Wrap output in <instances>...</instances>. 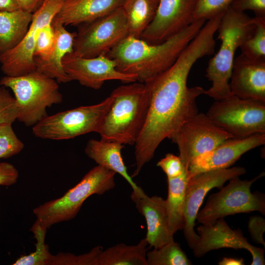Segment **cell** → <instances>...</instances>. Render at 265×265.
Instances as JSON below:
<instances>
[{
  "mask_svg": "<svg viewBox=\"0 0 265 265\" xmlns=\"http://www.w3.org/2000/svg\"><path fill=\"white\" fill-rule=\"evenodd\" d=\"M255 28L252 34L240 46L241 53L254 59L265 58V17H254Z\"/></svg>",
  "mask_w": 265,
  "mask_h": 265,
  "instance_id": "f1b7e54d",
  "label": "cell"
},
{
  "mask_svg": "<svg viewBox=\"0 0 265 265\" xmlns=\"http://www.w3.org/2000/svg\"><path fill=\"white\" fill-rule=\"evenodd\" d=\"M265 143V133L242 138H230L194 159L187 173L190 178L200 173L230 167L244 153Z\"/></svg>",
  "mask_w": 265,
  "mask_h": 265,
  "instance_id": "e0dca14e",
  "label": "cell"
},
{
  "mask_svg": "<svg viewBox=\"0 0 265 265\" xmlns=\"http://www.w3.org/2000/svg\"><path fill=\"white\" fill-rule=\"evenodd\" d=\"M264 174L251 180H241L239 177L230 180L227 185L210 196L196 219L203 225H210L220 218L237 213L258 211L265 215L264 194L251 191L252 184Z\"/></svg>",
  "mask_w": 265,
  "mask_h": 265,
  "instance_id": "9c48e42d",
  "label": "cell"
},
{
  "mask_svg": "<svg viewBox=\"0 0 265 265\" xmlns=\"http://www.w3.org/2000/svg\"><path fill=\"white\" fill-rule=\"evenodd\" d=\"M214 35L210 26L202 27L171 67L145 83L149 106L144 126L134 144L135 169L132 177L137 176L153 159L164 139L198 113L196 99L205 89L199 86L188 87L187 78L197 60L213 53Z\"/></svg>",
  "mask_w": 265,
  "mask_h": 265,
  "instance_id": "6da1fadb",
  "label": "cell"
},
{
  "mask_svg": "<svg viewBox=\"0 0 265 265\" xmlns=\"http://www.w3.org/2000/svg\"><path fill=\"white\" fill-rule=\"evenodd\" d=\"M77 26L73 53L82 57L106 55L128 36L127 21L122 6Z\"/></svg>",
  "mask_w": 265,
  "mask_h": 265,
  "instance_id": "30bf717a",
  "label": "cell"
},
{
  "mask_svg": "<svg viewBox=\"0 0 265 265\" xmlns=\"http://www.w3.org/2000/svg\"><path fill=\"white\" fill-rule=\"evenodd\" d=\"M20 107L7 87L0 85V124H12L17 120Z\"/></svg>",
  "mask_w": 265,
  "mask_h": 265,
  "instance_id": "d6a6232c",
  "label": "cell"
},
{
  "mask_svg": "<svg viewBox=\"0 0 265 265\" xmlns=\"http://www.w3.org/2000/svg\"><path fill=\"white\" fill-rule=\"evenodd\" d=\"M254 18L230 7L223 14L217 31L221 41L220 48L211 58L206 69V77L212 83L204 94L219 100L232 95L229 86L235 54L255 28Z\"/></svg>",
  "mask_w": 265,
  "mask_h": 265,
  "instance_id": "277c9868",
  "label": "cell"
},
{
  "mask_svg": "<svg viewBox=\"0 0 265 265\" xmlns=\"http://www.w3.org/2000/svg\"><path fill=\"white\" fill-rule=\"evenodd\" d=\"M124 145L117 142L101 138L91 139L87 142L84 152L88 158L98 165L118 173L129 183L136 193L144 191L133 181L129 175L121 155Z\"/></svg>",
  "mask_w": 265,
  "mask_h": 265,
  "instance_id": "7402d4cb",
  "label": "cell"
},
{
  "mask_svg": "<svg viewBox=\"0 0 265 265\" xmlns=\"http://www.w3.org/2000/svg\"><path fill=\"white\" fill-rule=\"evenodd\" d=\"M115 174L97 165L64 195L34 209L36 220L42 227L48 229L56 223L73 219L88 197L93 194L102 195L114 187Z\"/></svg>",
  "mask_w": 265,
  "mask_h": 265,
  "instance_id": "5b68a950",
  "label": "cell"
},
{
  "mask_svg": "<svg viewBox=\"0 0 265 265\" xmlns=\"http://www.w3.org/2000/svg\"><path fill=\"white\" fill-rule=\"evenodd\" d=\"M232 137L217 127L206 114L198 113L185 122L169 138L177 145L179 156L187 170L196 158Z\"/></svg>",
  "mask_w": 265,
  "mask_h": 265,
  "instance_id": "7c38bea8",
  "label": "cell"
},
{
  "mask_svg": "<svg viewBox=\"0 0 265 265\" xmlns=\"http://www.w3.org/2000/svg\"><path fill=\"white\" fill-rule=\"evenodd\" d=\"M62 66L71 80L95 90L101 88L107 80H118L125 83L137 81L135 75L118 71L114 61L106 55L86 58L72 53L64 57Z\"/></svg>",
  "mask_w": 265,
  "mask_h": 265,
  "instance_id": "9a60e30c",
  "label": "cell"
},
{
  "mask_svg": "<svg viewBox=\"0 0 265 265\" xmlns=\"http://www.w3.org/2000/svg\"><path fill=\"white\" fill-rule=\"evenodd\" d=\"M125 0H65L54 21L78 26L105 16L121 7Z\"/></svg>",
  "mask_w": 265,
  "mask_h": 265,
  "instance_id": "ffe728a7",
  "label": "cell"
},
{
  "mask_svg": "<svg viewBox=\"0 0 265 265\" xmlns=\"http://www.w3.org/2000/svg\"><path fill=\"white\" fill-rule=\"evenodd\" d=\"M159 0H125L122 7L125 14L128 36L140 37L153 20Z\"/></svg>",
  "mask_w": 265,
  "mask_h": 265,
  "instance_id": "484cf974",
  "label": "cell"
},
{
  "mask_svg": "<svg viewBox=\"0 0 265 265\" xmlns=\"http://www.w3.org/2000/svg\"><path fill=\"white\" fill-rule=\"evenodd\" d=\"M112 101V97L110 95L95 105L47 115L32 127V133L40 138L60 140L92 132L98 133Z\"/></svg>",
  "mask_w": 265,
  "mask_h": 265,
  "instance_id": "52a82bcc",
  "label": "cell"
},
{
  "mask_svg": "<svg viewBox=\"0 0 265 265\" xmlns=\"http://www.w3.org/2000/svg\"><path fill=\"white\" fill-rule=\"evenodd\" d=\"M52 25L55 36L54 48L46 59L34 58L36 70L55 79L58 83H66L72 80L63 69L62 60L66 54L73 52L76 32H69L56 21L53 20Z\"/></svg>",
  "mask_w": 265,
  "mask_h": 265,
  "instance_id": "44dd1931",
  "label": "cell"
},
{
  "mask_svg": "<svg viewBox=\"0 0 265 265\" xmlns=\"http://www.w3.org/2000/svg\"><path fill=\"white\" fill-rule=\"evenodd\" d=\"M229 86L232 95L265 103V58L254 59L242 53L234 59Z\"/></svg>",
  "mask_w": 265,
  "mask_h": 265,
  "instance_id": "ac0fdd59",
  "label": "cell"
},
{
  "mask_svg": "<svg viewBox=\"0 0 265 265\" xmlns=\"http://www.w3.org/2000/svg\"><path fill=\"white\" fill-rule=\"evenodd\" d=\"M206 22L195 20L180 33L159 44L128 36L106 55L114 61L118 71L133 74L137 82L145 83L174 63Z\"/></svg>",
  "mask_w": 265,
  "mask_h": 265,
  "instance_id": "7a4b0ae2",
  "label": "cell"
},
{
  "mask_svg": "<svg viewBox=\"0 0 265 265\" xmlns=\"http://www.w3.org/2000/svg\"><path fill=\"white\" fill-rule=\"evenodd\" d=\"M20 9L16 0H0V11H11Z\"/></svg>",
  "mask_w": 265,
  "mask_h": 265,
  "instance_id": "ab89813d",
  "label": "cell"
},
{
  "mask_svg": "<svg viewBox=\"0 0 265 265\" xmlns=\"http://www.w3.org/2000/svg\"><path fill=\"white\" fill-rule=\"evenodd\" d=\"M23 142L15 133L12 124H0V159H7L21 152Z\"/></svg>",
  "mask_w": 265,
  "mask_h": 265,
  "instance_id": "f546056e",
  "label": "cell"
},
{
  "mask_svg": "<svg viewBox=\"0 0 265 265\" xmlns=\"http://www.w3.org/2000/svg\"><path fill=\"white\" fill-rule=\"evenodd\" d=\"M65 0H45L32 14L28 29L22 41L13 49L0 54L1 70L6 76L17 77L36 70L34 53L42 29L52 23Z\"/></svg>",
  "mask_w": 265,
  "mask_h": 265,
  "instance_id": "8fae6325",
  "label": "cell"
},
{
  "mask_svg": "<svg viewBox=\"0 0 265 265\" xmlns=\"http://www.w3.org/2000/svg\"><path fill=\"white\" fill-rule=\"evenodd\" d=\"M230 7L240 12L252 10L255 16L265 17V0H234Z\"/></svg>",
  "mask_w": 265,
  "mask_h": 265,
  "instance_id": "d590c367",
  "label": "cell"
},
{
  "mask_svg": "<svg viewBox=\"0 0 265 265\" xmlns=\"http://www.w3.org/2000/svg\"><path fill=\"white\" fill-rule=\"evenodd\" d=\"M248 229L253 241L265 246L263 235L265 231V220L260 216L250 217L248 223Z\"/></svg>",
  "mask_w": 265,
  "mask_h": 265,
  "instance_id": "8d00e7d4",
  "label": "cell"
},
{
  "mask_svg": "<svg viewBox=\"0 0 265 265\" xmlns=\"http://www.w3.org/2000/svg\"><path fill=\"white\" fill-rule=\"evenodd\" d=\"M198 239L192 249L196 257H201L208 252L222 248L244 249L252 257L251 265H264V250L251 244L240 229H232L223 218L213 224L202 225L197 228Z\"/></svg>",
  "mask_w": 265,
  "mask_h": 265,
  "instance_id": "2e32d148",
  "label": "cell"
},
{
  "mask_svg": "<svg viewBox=\"0 0 265 265\" xmlns=\"http://www.w3.org/2000/svg\"><path fill=\"white\" fill-rule=\"evenodd\" d=\"M111 105L98 132L101 138L134 145L144 126L149 106L145 83L137 81L114 89Z\"/></svg>",
  "mask_w": 265,
  "mask_h": 265,
  "instance_id": "3957f363",
  "label": "cell"
},
{
  "mask_svg": "<svg viewBox=\"0 0 265 265\" xmlns=\"http://www.w3.org/2000/svg\"><path fill=\"white\" fill-rule=\"evenodd\" d=\"M234 0H197L194 20L206 21L223 14Z\"/></svg>",
  "mask_w": 265,
  "mask_h": 265,
  "instance_id": "1f68e13d",
  "label": "cell"
},
{
  "mask_svg": "<svg viewBox=\"0 0 265 265\" xmlns=\"http://www.w3.org/2000/svg\"><path fill=\"white\" fill-rule=\"evenodd\" d=\"M148 265H190L191 262L174 241L146 253Z\"/></svg>",
  "mask_w": 265,
  "mask_h": 265,
  "instance_id": "4316f807",
  "label": "cell"
},
{
  "mask_svg": "<svg viewBox=\"0 0 265 265\" xmlns=\"http://www.w3.org/2000/svg\"><path fill=\"white\" fill-rule=\"evenodd\" d=\"M189 179L187 169L178 177L167 178L166 208L169 228L174 234L184 227L186 191Z\"/></svg>",
  "mask_w": 265,
  "mask_h": 265,
  "instance_id": "cb8c5ba5",
  "label": "cell"
},
{
  "mask_svg": "<svg viewBox=\"0 0 265 265\" xmlns=\"http://www.w3.org/2000/svg\"><path fill=\"white\" fill-rule=\"evenodd\" d=\"M47 230L35 221L30 229L36 240L35 250L28 255L21 256L13 265H50L52 255L45 242Z\"/></svg>",
  "mask_w": 265,
  "mask_h": 265,
  "instance_id": "83f0119b",
  "label": "cell"
},
{
  "mask_svg": "<svg viewBox=\"0 0 265 265\" xmlns=\"http://www.w3.org/2000/svg\"><path fill=\"white\" fill-rule=\"evenodd\" d=\"M55 32L52 23L41 31L36 43L34 58L45 60L51 54L54 46Z\"/></svg>",
  "mask_w": 265,
  "mask_h": 265,
  "instance_id": "836d02e7",
  "label": "cell"
},
{
  "mask_svg": "<svg viewBox=\"0 0 265 265\" xmlns=\"http://www.w3.org/2000/svg\"><path fill=\"white\" fill-rule=\"evenodd\" d=\"M147 245L145 238L134 245L117 244L103 250L97 257L96 265H148Z\"/></svg>",
  "mask_w": 265,
  "mask_h": 265,
  "instance_id": "d4e9b609",
  "label": "cell"
},
{
  "mask_svg": "<svg viewBox=\"0 0 265 265\" xmlns=\"http://www.w3.org/2000/svg\"><path fill=\"white\" fill-rule=\"evenodd\" d=\"M206 115L233 138L265 133V103L233 95L215 100Z\"/></svg>",
  "mask_w": 265,
  "mask_h": 265,
  "instance_id": "ba28073f",
  "label": "cell"
},
{
  "mask_svg": "<svg viewBox=\"0 0 265 265\" xmlns=\"http://www.w3.org/2000/svg\"><path fill=\"white\" fill-rule=\"evenodd\" d=\"M32 14L22 9L0 11V54L13 49L22 41Z\"/></svg>",
  "mask_w": 265,
  "mask_h": 265,
  "instance_id": "603a6c76",
  "label": "cell"
},
{
  "mask_svg": "<svg viewBox=\"0 0 265 265\" xmlns=\"http://www.w3.org/2000/svg\"><path fill=\"white\" fill-rule=\"evenodd\" d=\"M103 250V247L98 246L80 255L60 252L52 255L50 265H96L97 257Z\"/></svg>",
  "mask_w": 265,
  "mask_h": 265,
  "instance_id": "4dcf8cb0",
  "label": "cell"
},
{
  "mask_svg": "<svg viewBox=\"0 0 265 265\" xmlns=\"http://www.w3.org/2000/svg\"><path fill=\"white\" fill-rule=\"evenodd\" d=\"M242 167H233L208 171L196 174L187 182L184 210V237L189 247L193 249L199 236L194 231L195 221L199 209L208 192L214 187L221 188L227 181L245 174Z\"/></svg>",
  "mask_w": 265,
  "mask_h": 265,
  "instance_id": "4fadbf2b",
  "label": "cell"
},
{
  "mask_svg": "<svg viewBox=\"0 0 265 265\" xmlns=\"http://www.w3.org/2000/svg\"><path fill=\"white\" fill-rule=\"evenodd\" d=\"M131 197L146 220L147 233L145 238L150 247L158 248L174 241V234L169 226L166 200L156 195L149 197L144 192L132 191Z\"/></svg>",
  "mask_w": 265,
  "mask_h": 265,
  "instance_id": "d6986e66",
  "label": "cell"
},
{
  "mask_svg": "<svg viewBox=\"0 0 265 265\" xmlns=\"http://www.w3.org/2000/svg\"><path fill=\"white\" fill-rule=\"evenodd\" d=\"M197 3V0H159L155 17L140 39L159 44L180 33L195 21Z\"/></svg>",
  "mask_w": 265,
  "mask_h": 265,
  "instance_id": "5bb4252c",
  "label": "cell"
},
{
  "mask_svg": "<svg viewBox=\"0 0 265 265\" xmlns=\"http://www.w3.org/2000/svg\"><path fill=\"white\" fill-rule=\"evenodd\" d=\"M0 85L10 89L19 107L17 120L33 127L48 115L47 109L62 102L58 82L37 70L25 75L4 76Z\"/></svg>",
  "mask_w": 265,
  "mask_h": 265,
  "instance_id": "8992f818",
  "label": "cell"
},
{
  "mask_svg": "<svg viewBox=\"0 0 265 265\" xmlns=\"http://www.w3.org/2000/svg\"><path fill=\"white\" fill-rule=\"evenodd\" d=\"M157 165L162 170L167 178L178 177L186 169L179 156L170 153L159 160Z\"/></svg>",
  "mask_w": 265,
  "mask_h": 265,
  "instance_id": "e575fe53",
  "label": "cell"
},
{
  "mask_svg": "<svg viewBox=\"0 0 265 265\" xmlns=\"http://www.w3.org/2000/svg\"><path fill=\"white\" fill-rule=\"evenodd\" d=\"M218 264L219 265H243L244 261L242 258H223Z\"/></svg>",
  "mask_w": 265,
  "mask_h": 265,
  "instance_id": "60d3db41",
  "label": "cell"
},
{
  "mask_svg": "<svg viewBox=\"0 0 265 265\" xmlns=\"http://www.w3.org/2000/svg\"><path fill=\"white\" fill-rule=\"evenodd\" d=\"M20 9L31 13L35 12L45 0H16Z\"/></svg>",
  "mask_w": 265,
  "mask_h": 265,
  "instance_id": "f35d334b",
  "label": "cell"
},
{
  "mask_svg": "<svg viewBox=\"0 0 265 265\" xmlns=\"http://www.w3.org/2000/svg\"><path fill=\"white\" fill-rule=\"evenodd\" d=\"M19 178V172L12 164L0 163V186H10L15 184Z\"/></svg>",
  "mask_w": 265,
  "mask_h": 265,
  "instance_id": "74e56055",
  "label": "cell"
}]
</instances>
